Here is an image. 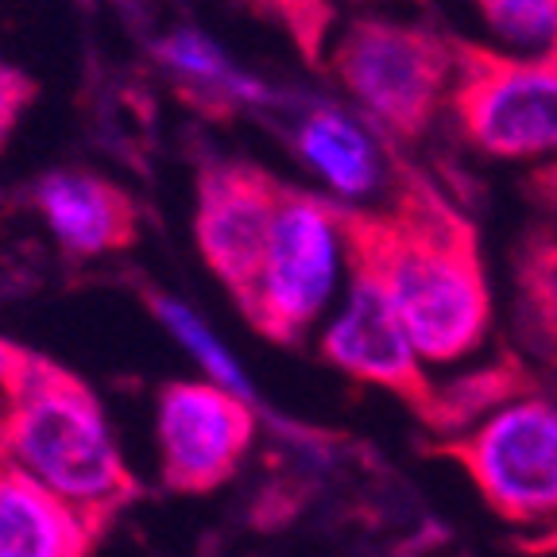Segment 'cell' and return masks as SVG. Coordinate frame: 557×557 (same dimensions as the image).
I'll use <instances>...</instances> for the list:
<instances>
[{
  "instance_id": "15",
  "label": "cell",
  "mask_w": 557,
  "mask_h": 557,
  "mask_svg": "<svg viewBox=\"0 0 557 557\" xmlns=\"http://www.w3.org/2000/svg\"><path fill=\"white\" fill-rule=\"evenodd\" d=\"M539 392V380L519 357H499L496 364L469 372L461 380L437 387V403H434V422H430V434L442 437H457L476 422L480 414H492L499 410L507 399H531Z\"/></svg>"
},
{
  "instance_id": "20",
  "label": "cell",
  "mask_w": 557,
  "mask_h": 557,
  "mask_svg": "<svg viewBox=\"0 0 557 557\" xmlns=\"http://www.w3.org/2000/svg\"><path fill=\"white\" fill-rule=\"evenodd\" d=\"M24 357H27L24 348L0 341V399L4 403H9L12 387H16V375H20V368H24Z\"/></svg>"
},
{
  "instance_id": "13",
  "label": "cell",
  "mask_w": 557,
  "mask_h": 557,
  "mask_svg": "<svg viewBox=\"0 0 557 557\" xmlns=\"http://www.w3.org/2000/svg\"><path fill=\"white\" fill-rule=\"evenodd\" d=\"M515 325L534 360L557 375V225H534L511 252Z\"/></svg>"
},
{
  "instance_id": "11",
  "label": "cell",
  "mask_w": 557,
  "mask_h": 557,
  "mask_svg": "<svg viewBox=\"0 0 557 557\" xmlns=\"http://www.w3.org/2000/svg\"><path fill=\"white\" fill-rule=\"evenodd\" d=\"M35 206L70 256L121 252L136 240V206L121 186L86 171H54L35 186Z\"/></svg>"
},
{
  "instance_id": "8",
  "label": "cell",
  "mask_w": 557,
  "mask_h": 557,
  "mask_svg": "<svg viewBox=\"0 0 557 557\" xmlns=\"http://www.w3.org/2000/svg\"><path fill=\"white\" fill-rule=\"evenodd\" d=\"M256 442L248 403L218 383H166L159 395V453L163 484L206 496L236 476Z\"/></svg>"
},
{
  "instance_id": "17",
  "label": "cell",
  "mask_w": 557,
  "mask_h": 557,
  "mask_svg": "<svg viewBox=\"0 0 557 557\" xmlns=\"http://www.w3.org/2000/svg\"><path fill=\"white\" fill-rule=\"evenodd\" d=\"M499 39L546 54L557 44V0H469Z\"/></svg>"
},
{
  "instance_id": "18",
  "label": "cell",
  "mask_w": 557,
  "mask_h": 557,
  "mask_svg": "<svg viewBox=\"0 0 557 557\" xmlns=\"http://www.w3.org/2000/svg\"><path fill=\"white\" fill-rule=\"evenodd\" d=\"M271 20L287 27V35L295 39V47L310 62L322 66V54L330 35L337 32L341 9H352V4H380V0H256Z\"/></svg>"
},
{
  "instance_id": "16",
  "label": "cell",
  "mask_w": 557,
  "mask_h": 557,
  "mask_svg": "<svg viewBox=\"0 0 557 557\" xmlns=\"http://www.w3.org/2000/svg\"><path fill=\"white\" fill-rule=\"evenodd\" d=\"M151 310H156L159 322L174 333V341H178V345H183L186 352H190V357L206 368L209 380L218 383V387H225V392H233L236 399H252V383L244 380L236 357L228 352L225 345H221L218 337H213V330L201 322L190 306H183L178 298L156 295V298H151Z\"/></svg>"
},
{
  "instance_id": "14",
  "label": "cell",
  "mask_w": 557,
  "mask_h": 557,
  "mask_svg": "<svg viewBox=\"0 0 557 557\" xmlns=\"http://www.w3.org/2000/svg\"><path fill=\"white\" fill-rule=\"evenodd\" d=\"M159 59L178 74L186 89L198 97L206 109H236V104H263L271 94L260 82L244 78L240 70L225 59L221 47H213L201 32H171L159 44Z\"/></svg>"
},
{
  "instance_id": "4",
  "label": "cell",
  "mask_w": 557,
  "mask_h": 557,
  "mask_svg": "<svg viewBox=\"0 0 557 557\" xmlns=\"http://www.w3.org/2000/svg\"><path fill=\"white\" fill-rule=\"evenodd\" d=\"M445 109L457 136L487 159L557 156V59H519L449 32Z\"/></svg>"
},
{
  "instance_id": "1",
  "label": "cell",
  "mask_w": 557,
  "mask_h": 557,
  "mask_svg": "<svg viewBox=\"0 0 557 557\" xmlns=\"http://www.w3.org/2000/svg\"><path fill=\"white\" fill-rule=\"evenodd\" d=\"M341 256L387 295L410 348L426 364H457L492 330V287L469 213L434 178L403 163L383 209L333 201Z\"/></svg>"
},
{
  "instance_id": "2",
  "label": "cell",
  "mask_w": 557,
  "mask_h": 557,
  "mask_svg": "<svg viewBox=\"0 0 557 557\" xmlns=\"http://www.w3.org/2000/svg\"><path fill=\"white\" fill-rule=\"evenodd\" d=\"M0 453L74 511L104 522L136 492L94 395L44 357H24L0 422Z\"/></svg>"
},
{
  "instance_id": "3",
  "label": "cell",
  "mask_w": 557,
  "mask_h": 557,
  "mask_svg": "<svg viewBox=\"0 0 557 557\" xmlns=\"http://www.w3.org/2000/svg\"><path fill=\"white\" fill-rule=\"evenodd\" d=\"M322 70L360 104L368 124L410 148L434 128L453 78L449 32L392 16H352L337 24Z\"/></svg>"
},
{
  "instance_id": "6",
  "label": "cell",
  "mask_w": 557,
  "mask_h": 557,
  "mask_svg": "<svg viewBox=\"0 0 557 557\" xmlns=\"http://www.w3.org/2000/svg\"><path fill=\"white\" fill-rule=\"evenodd\" d=\"M337 263L341 233L333 221V201L287 186L260 275L240 310L268 341L298 345L322 318L337 287Z\"/></svg>"
},
{
  "instance_id": "12",
  "label": "cell",
  "mask_w": 557,
  "mask_h": 557,
  "mask_svg": "<svg viewBox=\"0 0 557 557\" xmlns=\"http://www.w3.org/2000/svg\"><path fill=\"white\" fill-rule=\"evenodd\" d=\"M101 522L0 465V557H94Z\"/></svg>"
},
{
  "instance_id": "21",
  "label": "cell",
  "mask_w": 557,
  "mask_h": 557,
  "mask_svg": "<svg viewBox=\"0 0 557 557\" xmlns=\"http://www.w3.org/2000/svg\"><path fill=\"white\" fill-rule=\"evenodd\" d=\"M527 549H539V554H557V522H549V531L542 539L527 542Z\"/></svg>"
},
{
  "instance_id": "5",
  "label": "cell",
  "mask_w": 557,
  "mask_h": 557,
  "mask_svg": "<svg viewBox=\"0 0 557 557\" xmlns=\"http://www.w3.org/2000/svg\"><path fill=\"white\" fill-rule=\"evenodd\" d=\"M426 453L461 465L480 499L511 527L557 522V407L519 399Z\"/></svg>"
},
{
  "instance_id": "9",
  "label": "cell",
  "mask_w": 557,
  "mask_h": 557,
  "mask_svg": "<svg viewBox=\"0 0 557 557\" xmlns=\"http://www.w3.org/2000/svg\"><path fill=\"white\" fill-rule=\"evenodd\" d=\"M322 357L352 380L392 392L430 430L437 387L430 383L426 368L410 348V337L395 318L387 295L360 271H352V290H348L345 310L322 333Z\"/></svg>"
},
{
  "instance_id": "10",
  "label": "cell",
  "mask_w": 557,
  "mask_h": 557,
  "mask_svg": "<svg viewBox=\"0 0 557 557\" xmlns=\"http://www.w3.org/2000/svg\"><path fill=\"white\" fill-rule=\"evenodd\" d=\"M295 156L310 166L333 194L348 201L372 198V194H392L395 174L407 163L395 139L383 136L375 124L357 121L333 104H313L298 116L290 128Z\"/></svg>"
},
{
  "instance_id": "7",
  "label": "cell",
  "mask_w": 557,
  "mask_h": 557,
  "mask_svg": "<svg viewBox=\"0 0 557 557\" xmlns=\"http://www.w3.org/2000/svg\"><path fill=\"white\" fill-rule=\"evenodd\" d=\"M283 194L287 183L244 159H209L198 174L194 236L201 260L225 283L236 306H244L252 295Z\"/></svg>"
},
{
  "instance_id": "22",
  "label": "cell",
  "mask_w": 557,
  "mask_h": 557,
  "mask_svg": "<svg viewBox=\"0 0 557 557\" xmlns=\"http://www.w3.org/2000/svg\"><path fill=\"white\" fill-rule=\"evenodd\" d=\"M549 54H554V59H557V44H554V47H549Z\"/></svg>"
},
{
  "instance_id": "19",
  "label": "cell",
  "mask_w": 557,
  "mask_h": 557,
  "mask_svg": "<svg viewBox=\"0 0 557 557\" xmlns=\"http://www.w3.org/2000/svg\"><path fill=\"white\" fill-rule=\"evenodd\" d=\"M32 94H35L32 82L16 66H9V62L0 59V139L12 132L16 116L24 113V104L32 101Z\"/></svg>"
}]
</instances>
